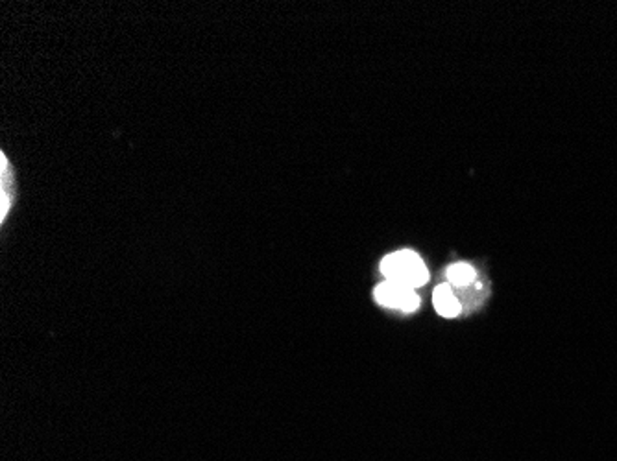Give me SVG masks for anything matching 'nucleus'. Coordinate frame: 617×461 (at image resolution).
<instances>
[{"label":"nucleus","mask_w":617,"mask_h":461,"mask_svg":"<svg viewBox=\"0 0 617 461\" xmlns=\"http://www.w3.org/2000/svg\"><path fill=\"white\" fill-rule=\"evenodd\" d=\"M0 179H2V194H0V199H2V203H0V218L4 220L6 214H8V209H10V194H8V187H10V175H11V170L8 166V161H6V155H0Z\"/></svg>","instance_id":"5"},{"label":"nucleus","mask_w":617,"mask_h":461,"mask_svg":"<svg viewBox=\"0 0 617 461\" xmlns=\"http://www.w3.org/2000/svg\"><path fill=\"white\" fill-rule=\"evenodd\" d=\"M434 308L443 318H457L460 314V303L459 299L455 297V292L451 284H440L436 286L433 294Z\"/></svg>","instance_id":"3"},{"label":"nucleus","mask_w":617,"mask_h":461,"mask_svg":"<svg viewBox=\"0 0 617 461\" xmlns=\"http://www.w3.org/2000/svg\"><path fill=\"white\" fill-rule=\"evenodd\" d=\"M375 301L381 304V306H386V308H397L403 310V312H414L420 306V297L414 292V288H409V286H403V284L392 283V281H385L381 283L374 292Z\"/></svg>","instance_id":"2"},{"label":"nucleus","mask_w":617,"mask_h":461,"mask_svg":"<svg viewBox=\"0 0 617 461\" xmlns=\"http://www.w3.org/2000/svg\"><path fill=\"white\" fill-rule=\"evenodd\" d=\"M448 279L451 286H468L475 279L473 267L466 263L455 264L448 269Z\"/></svg>","instance_id":"4"},{"label":"nucleus","mask_w":617,"mask_h":461,"mask_svg":"<svg viewBox=\"0 0 617 461\" xmlns=\"http://www.w3.org/2000/svg\"><path fill=\"white\" fill-rule=\"evenodd\" d=\"M381 273L385 275L386 281L403 284L409 288H418L427 283L429 273L423 260L411 249L396 251L383 258L381 263Z\"/></svg>","instance_id":"1"}]
</instances>
